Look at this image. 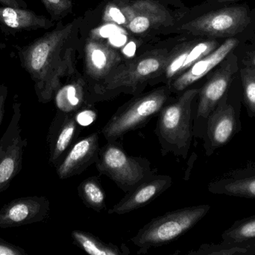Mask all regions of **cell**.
Returning <instances> with one entry per match:
<instances>
[{
  "instance_id": "1",
  "label": "cell",
  "mask_w": 255,
  "mask_h": 255,
  "mask_svg": "<svg viewBox=\"0 0 255 255\" xmlns=\"http://www.w3.org/2000/svg\"><path fill=\"white\" fill-rule=\"evenodd\" d=\"M82 20L79 17L66 24L58 22L52 31L16 46L19 64L31 77L40 103L50 102L63 80L76 71L77 35Z\"/></svg>"
},
{
  "instance_id": "2",
  "label": "cell",
  "mask_w": 255,
  "mask_h": 255,
  "mask_svg": "<svg viewBox=\"0 0 255 255\" xmlns=\"http://www.w3.org/2000/svg\"><path fill=\"white\" fill-rule=\"evenodd\" d=\"M176 31L188 37L227 39L255 32V7L235 2L210 7L198 6L187 12Z\"/></svg>"
},
{
  "instance_id": "3",
  "label": "cell",
  "mask_w": 255,
  "mask_h": 255,
  "mask_svg": "<svg viewBox=\"0 0 255 255\" xmlns=\"http://www.w3.org/2000/svg\"><path fill=\"white\" fill-rule=\"evenodd\" d=\"M169 51L154 49L123 61L104 80L91 88L93 103L111 100L122 93L133 96L142 94L161 73Z\"/></svg>"
},
{
  "instance_id": "4",
  "label": "cell",
  "mask_w": 255,
  "mask_h": 255,
  "mask_svg": "<svg viewBox=\"0 0 255 255\" xmlns=\"http://www.w3.org/2000/svg\"><path fill=\"white\" fill-rule=\"evenodd\" d=\"M200 87H191L165 105L157 115L155 133L163 157L187 158L193 138V120Z\"/></svg>"
},
{
  "instance_id": "5",
  "label": "cell",
  "mask_w": 255,
  "mask_h": 255,
  "mask_svg": "<svg viewBox=\"0 0 255 255\" xmlns=\"http://www.w3.org/2000/svg\"><path fill=\"white\" fill-rule=\"evenodd\" d=\"M211 207L208 205L187 207L153 219L130 238L137 247V254H146L151 248L163 247L176 241L196 226Z\"/></svg>"
},
{
  "instance_id": "6",
  "label": "cell",
  "mask_w": 255,
  "mask_h": 255,
  "mask_svg": "<svg viewBox=\"0 0 255 255\" xmlns=\"http://www.w3.org/2000/svg\"><path fill=\"white\" fill-rule=\"evenodd\" d=\"M177 19L175 13L154 0L114 1L103 16L104 22L121 25L135 35L173 26Z\"/></svg>"
},
{
  "instance_id": "7",
  "label": "cell",
  "mask_w": 255,
  "mask_h": 255,
  "mask_svg": "<svg viewBox=\"0 0 255 255\" xmlns=\"http://www.w3.org/2000/svg\"><path fill=\"white\" fill-rule=\"evenodd\" d=\"M172 94L169 86L164 85L133 96L111 117L102 129V134L106 141H117L129 132L144 127L174 98Z\"/></svg>"
},
{
  "instance_id": "8",
  "label": "cell",
  "mask_w": 255,
  "mask_h": 255,
  "mask_svg": "<svg viewBox=\"0 0 255 255\" xmlns=\"http://www.w3.org/2000/svg\"><path fill=\"white\" fill-rule=\"evenodd\" d=\"M242 87L239 73L207 121L202 141L205 155L226 146L242 129Z\"/></svg>"
},
{
  "instance_id": "9",
  "label": "cell",
  "mask_w": 255,
  "mask_h": 255,
  "mask_svg": "<svg viewBox=\"0 0 255 255\" xmlns=\"http://www.w3.org/2000/svg\"><path fill=\"white\" fill-rule=\"evenodd\" d=\"M95 165L100 174L106 175L126 193L156 174L147 159L129 155L118 140L107 141L100 148Z\"/></svg>"
},
{
  "instance_id": "10",
  "label": "cell",
  "mask_w": 255,
  "mask_h": 255,
  "mask_svg": "<svg viewBox=\"0 0 255 255\" xmlns=\"http://www.w3.org/2000/svg\"><path fill=\"white\" fill-rule=\"evenodd\" d=\"M233 52L207 75L206 81L200 87L193 120V137L196 139L203 137L210 115L239 73L238 58Z\"/></svg>"
},
{
  "instance_id": "11",
  "label": "cell",
  "mask_w": 255,
  "mask_h": 255,
  "mask_svg": "<svg viewBox=\"0 0 255 255\" xmlns=\"http://www.w3.org/2000/svg\"><path fill=\"white\" fill-rule=\"evenodd\" d=\"M21 103L15 100L11 118L0 139V193L6 191L22 170L24 151L28 141L22 139L20 127Z\"/></svg>"
},
{
  "instance_id": "12",
  "label": "cell",
  "mask_w": 255,
  "mask_h": 255,
  "mask_svg": "<svg viewBox=\"0 0 255 255\" xmlns=\"http://www.w3.org/2000/svg\"><path fill=\"white\" fill-rule=\"evenodd\" d=\"M226 39L190 37V40L177 45L169 51L161 73L151 85H169L175 78L188 70L202 57L218 47Z\"/></svg>"
},
{
  "instance_id": "13",
  "label": "cell",
  "mask_w": 255,
  "mask_h": 255,
  "mask_svg": "<svg viewBox=\"0 0 255 255\" xmlns=\"http://www.w3.org/2000/svg\"><path fill=\"white\" fill-rule=\"evenodd\" d=\"M85 73L90 89L104 80L124 61L116 48L101 39L88 37L84 46Z\"/></svg>"
},
{
  "instance_id": "14",
  "label": "cell",
  "mask_w": 255,
  "mask_h": 255,
  "mask_svg": "<svg viewBox=\"0 0 255 255\" xmlns=\"http://www.w3.org/2000/svg\"><path fill=\"white\" fill-rule=\"evenodd\" d=\"M50 211L45 196H26L13 199L0 209V229L21 227L43 221Z\"/></svg>"
},
{
  "instance_id": "15",
  "label": "cell",
  "mask_w": 255,
  "mask_h": 255,
  "mask_svg": "<svg viewBox=\"0 0 255 255\" xmlns=\"http://www.w3.org/2000/svg\"><path fill=\"white\" fill-rule=\"evenodd\" d=\"M250 36L229 37L212 52L196 61L188 70L175 78L168 85L172 94H181L199 82L214 70L235 48Z\"/></svg>"
},
{
  "instance_id": "16",
  "label": "cell",
  "mask_w": 255,
  "mask_h": 255,
  "mask_svg": "<svg viewBox=\"0 0 255 255\" xmlns=\"http://www.w3.org/2000/svg\"><path fill=\"white\" fill-rule=\"evenodd\" d=\"M100 133L95 132L73 143L55 167L59 179H68L80 175L90 166L95 164L100 152Z\"/></svg>"
},
{
  "instance_id": "17",
  "label": "cell",
  "mask_w": 255,
  "mask_h": 255,
  "mask_svg": "<svg viewBox=\"0 0 255 255\" xmlns=\"http://www.w3.org/2000/svg\"><path fill=\"white\" fill-rule=\"evenodd\" d=\"M172 185V177L154 174L128 192L118 204L109 210V214L124 215L143 208L169 190Z\"/></svg>"
},
{
  "instance_id": "18",
  "label": "cell",
  "mask_w": 255,
  "mask_h": 255,
  "mask_svg": "<svg viewBox=\"0 0 255 255\" xmlns=\"http://www.w3.org/2000/svg\"><path fill=\"white\" fill-rule=\"evenodd\" d=\"M82 130L74 113L57 111L47 134L49 163L56 167L73 145Z\"/></svg>"
},
{
  "instance_id": "19",
  "label": "cell",
  "mask_w": 255,
  "mask_h": 255,
  "mask_svg": "<svg viewBox=\"0 0 255 255\" xmlns=\"http://www.w3.org/2000/svg\"><path fill=\"white\" fill-rule=\"evenodd\" d=\"M208 190L214 195L255 199V162L223 174L210 183Z\"/></svg>"
},
{
  "instance_id": "20",
  "label": "cell",
  "mask_w": 255,
  "mask_h": 255,
  "mask_svg": "<svg viewBox=\"0 0 255 255\" xmlns=\"http://www.w3.org/2000/svg\"><path fill=\"white\" fill-rule=\"evenodd\" d=\"M55 25L50 18L23 7L0 5V32L15 37L23 31L47 30Z\"/></svg>"
},
{
  "instance_id": "21",
  "label": "cell",
  "mask_w": 255,
  "mask_h": 255,
  "mask_svg": "<svg viewBox=\"0 0 255 255\" xmlns=\"http://www.w3.org/2000/svg\"><path fill=\"white\" fill-rule=\"evenodd\" d=\"M54 98L58 110L66 113H74L94 104L88 81L76 70L67 78Z\"/></svg>"
},
{
  "instance_id": "22",
  "label": "cell",
  "mask_w": 255,
  "mask_h": 255,
  "mask_svg": "<svg viewBox=\"0 0 255 255\" xmlns=\"http://www.w3.org/2000/svg\"><path fill=\"white\" fill-rule=\"evenodd\" d=\"M71 238L73 244L85 253L91 255H127L130 254L129 249L126 244L121 247L113 244L103 242L100 238L89 232L74 230Z\"/></svg>"
},
{
  "instance_id": "23",
  "label": "cell",
  "mask_w": 255,
  "mask_h": 255,
  "mask_svg": "<svg viewBox=\"0 0 255 255\" xmlns=\"http://www.w3.org/2000/svg\"><path fill=\"white\" fill-rule=\"evenodd\" d=\"M189 255H255V240L219 244H204L196 250L187 253Z\"/></svg>"
},
{
  "instance_id": "24",
  "label": "cell",
  "mask_w": 255,
  "mask_h": 255,
  "mask_svg": "<svg viewBox=\"0 0 255 255\" xmlns=\"http://www.w3.org/2000/svg\"><path fill=\"white\" fill-rule=\"evenodd\" d=\"M77 191L81 200L88 208L98 213L106 209V193L97 177H91L82 181Z\"/></svg>"
},
{
  "instance_id": "25",
  "label": "cell",
  "mask_w": 255,
  "mask_h": 255,
  "mask_svg": "<svg viewBox=\"0 0 255 255\" xmlns=\"http://www.w3.org/2000/svg\"><path fill=\"white\" fill-rule=\"evenodd\" d=\"M242 87L243 105L250 118H255V68L251 66L239 67Z\"/></svg>"
},
{
  "instance_id": "26",
  "label": "cell",
  "mask_w": 255,
  "mask_h": 255,
  "mask_svg": "<svg viewBox=\"0 0 255 255\" xmlns=\"http://www.w3.org/2000/svg\"><path fill=\"white\" fill-rule=\"evenodd\" d=\"M222 240L229 242L255 240V215L237 220L222 234Z\"/></svg>"
},
{
  "instance_id": "27",
  "label": "cell",
  "mask_w": 255,
  "mask_h": 255,
  "mask_svg": "<svg viewBox=\"0 0 255 255\" xmlns=\"http://www.w3.org/2000/svg\"><path fill=\"white\" fill-rule=\"evenodd\" d=\"M233 52L238 58L239 67L251 66L255 68V32L240 43Z\"/></svg>"
},
{
  "instance_id": "28",
  "label": "cell",
  "mask_w": 255,
  "mask_h": 255,
  "mask_svg": "<svg viewBox=\"0 0 255 255\" xmlns=\"http://www.w3.org/2000/svg\"><path fill=\"white\" fill-rule=\"evenodd\" d=\"M54 22L64 19L73 11L72 0H40Z\"/></svg>"
},
{
  "instance_id": "29",
  "label": "cell",
  "mask_w": 255,
  "mask_h": 255,
  "mask_svg": "<svg viewBox=\"0 0 255 255\" xmlns=\"http://www.w3.org/2000/svg\"><path fill=\"white\" fill-rule=\"evenodd\" d=\"M75 118L81 127H86L94 123L97 119V113L92 109V106L83 108L74 112Z\"/></svg>"
},
{
  "instance_id": "30",
  "label": "cell",
  "mask_w": 255,
  "mask_h": 255,
  "mask_svg": "<svg viewBox=\"0 0 255 255\" xmlns=\"http://www.w3.org/2000/svg\"><path fill=\"white\" fill-rule=\"evenodd\" d=\"M0 255H27L24 249L0 238Z\"/></svg>"
},
{
  "instance_id": "31",
  "label": "cell",
  "mask_w": 255,
  "mask_h": 255,
  "mask_svg": "<svg viewBox=\"0 0 255 255\" xmlns=\"http://www.w3.org/2000/svg\"><path fill=\"white\" fill-rule=\"evenodd\" d=\"M7 94H8L7 87L4 84H0V127H1L4 113H5V104L6 101H7Z\"/></svg>"
},
{
  "instance_id": "32",
  "label": "cell",
  "mask_w": 255,
  "mask_h": 255,
  "mask_svg": "<svg viewBox=\"0 0 255 255\" xmlns=\"http://www.w3.org/2000/svg\"><path fill=\"white\" fill-rule=\"evenodd\" d=\"M246 0H205L202 4L198 5L199 7H210L214 6L220 5V4H231V3L239 2Z\"/></svg>"
},
{
  "instance_id": "33",
  "label": "cell",
  "mask_w": 255,
  "mask_h": 255,
  "mask_svg": "<svg viewBox=\"0 0 255 255\" xmlns=\"http://www.w3.org/2000/svg\"><path fill=\"white\" fill-rule=\"evenodd\" d=\"M0 5L28 8V4L25 0H0Z\"/></svg>"
},
{
  "instance_id": "34",
  "label": "cell",
  "mask_w": 255,
  "mask_h": 255,
  "mask_svg": "<svg viewBox=\"0 0 255 255\" xmlns=\"http://www.w3.org/2000/svg\"><path fill=\"white\" fill-rule=\"evenodd\" d=\"M5 47V43H2V42H0V52H1V51L2 50V49H4Z\"/></svg>"
},
{
  "instance_id": "35",
  "label": "cell",
  "mask_w": 255,
  "mask_h": 255,
  "mask_svg": "<svg viewBox=\"0 0 255 255\" xmlns=\"http://www.w3.org/2000/svg\"><path fill=\"white\" fill-rule=\"evenodd\" d=\"M179 1H181V0H179Z\"/></svg>"
}]
</instances>
